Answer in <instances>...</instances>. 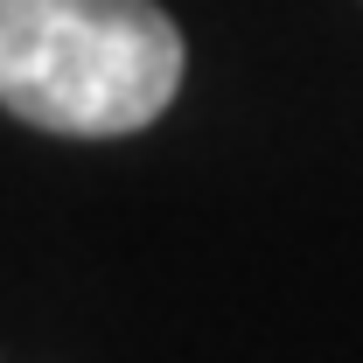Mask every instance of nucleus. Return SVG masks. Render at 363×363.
I'll use <instances>...</instances> for the list:
<instances>
[{
	"label": "nucleus",
	"instance_id": "obj_1",
	"mask_svg": "<svg viewBox=\"0 0 363 363\" xmlns=\"http://www.w3.org/2000/svg\"><path fill=\"white\" fill-rule=\"evenodd\" d=\"M175 84L182 35L154 0H0V105L43 133H133Z\"/></svg>",
	"mask_w": 363,
	"mask_h": 363
}]
</instances>
